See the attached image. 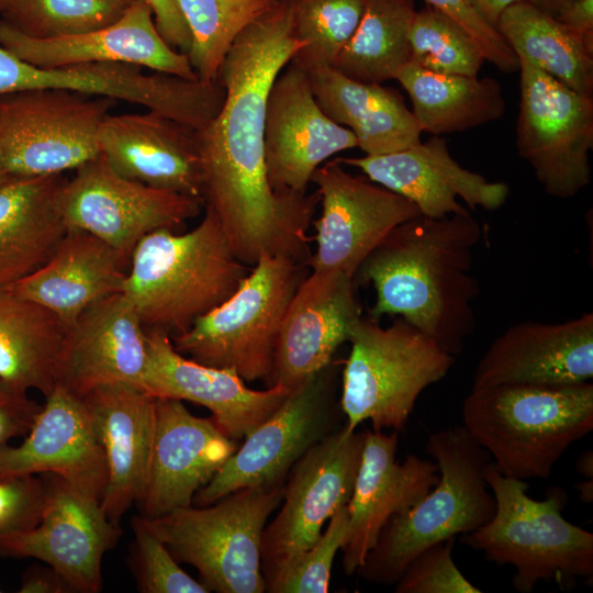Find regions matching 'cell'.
I'll return each instance as SVG.
<instances>
[{"label": "cell", "instance_id": "f5cc1de1", "mask_svg": "<svg viewBox=\"0 0 593 593\" xmlns=\"http://www.w3.org/2000/svg\"><path fill=\"white\" fill-rule=\"evenodd\" d=\"M575 488L579 491L580 499L582 502L591 503L593 501V480L592 479L578 483Z\"/></svg>", "mask_w": 593, "mask_h": 593}, {"label": "cell", "instance_id": "f6af8a7d", "mask_svg": "<svg viewBox=\"0 0 593 593\" xmlns=\"http://www.w3.org/2000/svg\"><path fill=\"white\" fill-rule=\"evenodd\" d=\"M42 405L0 379V449L12 438L26 436Z\"/></svg>", "mask_w": 593, "mask_h": 593}, {"label": "cell", "instance_id": "cb8c5ba5", "mask_svg": "<svg viewBox=\"0 0 593 593\" xmlns=\"http://www.w3.org/2000/svg\"><path fill=\"white\" fill-rule=\"evenodd\" d=\"M0 45L22 60L40 67L123 63L186 79H199L187 54L165 42L150 8L138 0L133 1L110 25L51 40L26 36L0 19Z\"/></svg>", "mask_w": 593, "mask_h": 593}, {"label": "cell", "instance_id": "484cf974", "mask_svg": "<svg viewBox=\"0 0 593 593\" xmlns=\"http://www.w3.org/2000/svg\"><path fill=\"white\" fill-rule=\"evenodd\" d=\"M393 430H366L360 467L348 508V535L342 547L343 569L351 575L374 547L388 521L414 506L437 482L436 462L410 455L396 461Z\"/></svg>", "mask_w": 593, "mask_h": 593}, {"label": "cell", "instance_id": "4dcf8cb0", "mask_svg": "<svg viewBox=\"0 0 593 593\" xmlns=\"http://www.w3.org/2000/svg\"><path fill=\"white\" fill-rule=\"evenodd\" d=\"M323 113L353 131L366 155L377 156L421 143V128L398 90L356 81L335 67L306 71Z\"/></svg>", "mask_w": 593, "mask_h": 593}, {"label": "cell", "instance_id": "8d00e7d4", "mask_svg": "<svg viewBox=\"0 0 593 593\" xmlns=\"http://www.w3.org/2000/svg\"><path fill=\"white\" fill-rule=\"evenodd\" d=\"M293 30L303 47L291 64L309 71L334 67L357 30L366 0H292Z\"/></svg>", "mask_w": 593, "mask_h": 593}, {"label": "cell", "instance_id": "7c38bea8", "mask_svg": "<svg viewBox=\"0 0 593 593\" xmlns=\"http://www.w3.org/2000/svg\"><path fill=\"white\" fill-rule=\"evenodd\" d=\"M76 170L59 197L67 230H81L112 247L128 266L149 233L175 231L200 214L204 201L116 174L100 153Z\"/></svg>", "mask_w": 593, "mask_h": 593}, {"label": "cell", "instance_id": "d590c367", "mask_svg": "<svg viewBox=\"0 0 593 593\" xmlns=\"http://www.w3.org/2000/svg\"><path fill=\"white\" fill-rule=\"evenodd\" d=\"M191 35L187 56L200 80L219 79L221 65L238 34L279 0H178Z\"/></svg>", "mask_w": 593, "mask_h": 593}, {"label": "cell", "instance_id": "f35d334b", "mask_svg": "<svg viewBox=\"0 0 593 593\" xmlns=\"http://www.w3.org/2000/svg\"><path fill=\"white\" fill-rule=\"evenodd\" d=\"M410 61L443 75L477 76L485 61L475 40L452 18L426 5L409 33Z\"/></svg>", "mask_w": 593, "mask_h": 593}, {"label": "cell", "instance_id": "3957f363", "mask_svg": "<svg viewBox=\"0 0 593 593\" xmlns=\"http://www.w3.org/2000/svg\"><path fill=\"white\" fill-rule=\"evenodd\" d=\"M204 208L191 231H154L132 253L122 292L145 329L170 336L186 332L228 299L250 271L233 254L215 213Z\"/></svg>", "mask_w": 593, "mask_h": 593}, {"label": "cell", "instance_id": "db71d44e", "mask_svg": "<svg viewBox=\"0 0 593 593\" xmlns=\"http://www.w3.org/2000/svg\"><path fill=\"white\" fill-rule=\"evenodd\" d=\"M11 177H13V176H11L7 171V169L4 167V164H3V160H2L1 150H0V183L4 182L5 180H8Z\"/></svg>", "mask_w": 593, "mask_h": 593}, {"label": "cell", "instance_id": "8992f818", "mask_svg": "<svg viewBox=\"0 0 593 593\" xmlns=\"http://www.w3.org/2000/svg\"><path fill=\"white\" fill-rule=\"evenodd\" d=\"M426 452L436 460L438 480L414 506L384 525L357 570L368 582L395 584L421 550L478 529L495 512L483 475L491 457L463 425L432 433Z\"/></svg>", "mask_w": 593, "mask_h": 593}, {"label": "cell", "instance_id": "7a4b0ae2", "mask_svg": "<svg viewBox=\"0 0 593 593\" xmlns=\"http://www.w3.org/2000/svg\"><path fill=\"white\" fill-rule=\"evenodd\" d=\"M469 210L440 219L422 214L395 226L354 276L372 284L369 317L399 316L456 356L475 327L473 248L481 238Z\"/></svg>", "mask_w": 593, "mask_h": 593}, {"label": "cell", "instance_id": "7dc6e473", "mask_svg": "<svg viewBox=\"0 0 593 593\" xmlns=\"http://www.w3.org/2000/svg\"><path fill=\"white\" fill-rule=\"evenodd\" d=\"M593 52V0H573L555 16Z\"/></svg>", "mask_w": 593, "mask_h": 593}, {"label": "cell", "instance_id": "44dd1931", "mask_svg": "<svg viewBox=\"0 0 593 593\" xmlns=\"http://www.w3.org/2000/svg\"><path fill=\"white\" fill-rule=\"evenodd\" d=\"M371 181L412 201L423 216L440 219L466 210L500 209L510 188L459 165L439 135L402 150L363 157H337Z\"/></svg>", "mask_w": 593, "mask_h": 593}, {"label": "cell", "instance_id": "2e32d148", "mask_svg": "<svg viewBox=\"0 0 593 593\" xmlns=\"http://www.w3.org/2000/svg\"><path fill=\"white\" fill-rule=\"evenodd\" d=\"M40 523L32 529L0 536V556L46 562L71 591L97 593L102 586V558L121 536L92 499L63 478L46 473Z\"/></svg>", "mask_w": 593, "mask_h": 593}, {"label": "cell", "instance_id": "816d5d0a", "mask_svg": "<svg viewBox=\"0 0 593 593\" xmlns=\"http://www.w3.org/2000/svg\"><path fill=\"white\" fill-rule=\"evenodd\" d=\"M575 470L588 479L593 478V455L591 449L579 456L575 462Z\"/></svg>", "mask_w": 593, "mask_h": 593}, {"label": "cell", "instance_id": "60d3db41", "mask_svg": "<svg viewBox=\"0 0 593 593\" xmlns=\"http://www.w3.org/2000/svg\"><path fill=\"white\" fill-rule=\"evenodd\" d=\"M133 569L143 593H210L208 588L186 573L166 545L146 526L142 516L134 517Z\"/></svg>", "mask_w": 593, "mask_h": 593}, {"label": "cell", "instance_id": "ab89813d", "mask_svg": "<svg viewBox=\"0 0 593 593\" xmlns=\"http://www.w3.org/2000/svg\"><path fill=\"white\" fill-rule=\"evenodd\" d=\"M347 505L329 518L318 540L309 549L261 566L265 592L326 593L335 556L348 535Z\"/></svg>", "mask_w": 593, "mask_h": 593}, {"label": "cell", "instance_id": "d6a6232c", "mask_svg": "<svg viewBox=\"0 0 593 593\" xmlns=\"http://www.w3.org/2000/svg\"><path fill=\"white\" fill-rule=\"evenodd\" d=\"M409 94L422 132H463L501 119L505 100L492 77L443 75L409 61L395 78Z\"/></svg>", "mask_w": 593, "mask_h": 593}, {"label": "cell", "instance_id": "6da1fadb", "mask_svg": "<svg viewBox=\"0 0 593 593\" xmlns=\"http://www.w3.org/2000/svg\"><path fill=\"white\" fill-rule=\"evenodd\" d=\"M303 46L293 30L292 0H279L233 42L219 72L223 107L198 131L204 206L215 213L233 254L249 267L262 255L301 262L311 256L307 232L320 195L273 191L264 144L269 90Z\"/></svg>", "mask_w": 593, "mask_h": 593}, {"label": "cell", "instance_id": "ffe728a7", "mask_svg": "<svg viewBox=\"0 0 593 593\" xmlns=\"http://www.w3.org/2000/svg\"><path fill=\"white\" fill-rule=\"evenodd\" d=\"M237 445L212 417H198L182 401L156 398L155 432L146 490L137 503L145 518L192 505Z\"/></svg>", "mask_w": 593, "mask_h": 593}, {"label": "cell", "instance_id": "9f6ffc18", "mask_svg": "<svg viewBox=\"0 0 593 593\" xmlns=\"http://www.w3.org/2000/svg\"><path fill=\"white\" fill-rule=\"evenodd\" d=\"M124 1H126V2H130V3H131V2H133V1H135V0H124Z\"/></svg>", "mask_w": 593, "mask_h": 593}, {"label": "cell", "instance_id": "1f68e13d", "mask_svg": "<svg viewBox=\"0 0 593 593\" xmlns=\"http://www.w3.org/2000/svg\"><path fill=\"white\" fill-rule=\"evenodd\" d=\"M67 326L46 307L0 289V379L48 395L58 383Z\"/></svg>", "mask_w": 593, "mask_h": 593}, {"label": "cell", "instance_id": "7402d4cb", "mask_svg": "<svg viewBox=\"0 0 593 593\" xmlns=\"http://www.w3.org/2000/svg\"><path fill=\"white\" fill-rule=\"evenodd\" d=\"M145 331L148 359L143 390L155 398L206 407L216 426L234 441L265 422L292 392L279 384L250 389L235 371L205 366L178 353L169 334Z\"/></svg>", "mask_w": 593, "mask_h": 593}, {"label": "cell", "instance_id": "ba28073f", "mask_svg": "<svg viewBox=\"0 0 593 593\" xmlns=\"http://www.w3.org/2000/svg\"><path fill=\"white\" fill-rule=\"evenodd\" d=\"M306 268L288 256H260L228 299L170 336L175 349L199 363L231 369L246 382L268 385L280 326Z\"/></svg>", "mask_w": 593, "mask_h": 593}, {"label": "cell", "instance_id": "ee69618b", "mask_svg": "<svg viewBox=\"0 0 593 593\" xmlns=\"http://www.w3.org/2000/svg\"><path fill=\"white\" fill-rule=\"evenodd\" d=\"M430 5L452 18L479 44L485 60L503 72L518 70L516 54L496 29L486 23L467 0H425Z\"/></svg>", "mask_w": 593, "mask_h": 593}, {"label": "cell", "instance_id": "8fae6325", "mask_svg": "<svg viewBox=\"0 0 593 593\" xmlns=\"http://www.w3.org/2000/svg\"><path fill=\"white\" fill-rule=\"evenodd\" d=\"M516 148L544 191L569 199L591 180L593 99L586 98L523 57Z\"/></svg>", "mask_w": 593, "mask_h": 593}, {"label": "cell", "instance_id": "b9f144b4", "mask_svg": "<svg viewBox=\"0 0 593 593\" xmlns=\"http://www.w3.org/2000/svg\"><path fill=\"white\" fill-rule=\"evenodd\" d=\"M456 537L435 542L415 555L395 582L396 593H481L452 559Z\"/></svg>", "mask_w": 593, "mask_h": 593}, {"label": "cell", "instance_id": "5b68a950", "mask_svg": "<svg viewBox=\"0 0 593 593\" xmlns=\"http://www.w3.org/2000/svg\"><path fill=\"white\" fill-rule=\"evenodd\" d=\"M483 475L495 512L488 523L461 535L465 546L491 562L512 566V584L521 593H530L539 582L572 590L578 578L592 579L593 534L563 517L568 496L562 488L551 486L546 497L535 500L524 480L503 475L492 461Z\"/></svg>", "mask_w": 593, "mask_h": 593}, {"label": "cell", "instance_id": "ac0fdd59", "mask_svg": "<svg viewBox=\"0 0 593 593\" xmlns=\"http://www.w3.org/2000/svg\"><path fill=\"white\" fill-rule=\"evenodd\" d=\"M45 398L25 439L0 449V478L56 474L101 503L108 467L86 402L60 384Z\"/></svg>", "mask_w": 593, "mask_h": 593}, {"label": "cell", "instance_id": "836d02e7", "mask_svg": "<svg viewBox=\"0 0 593 593\" xmlns=\"http://www.w3.org/2000/svg\"><path fill=\"white\" fill-rule=\"evenodd\" d=\"M496 30L517 57L593 99V52L556 18L522 0L503 11Z\"/></svg>", "mask_w": 593, "mask_h": 593}, {"label": "cell", "instance_id": "e575fe53", "mask_svg": "<svg viewBox=\"0 0 593 593\" xmlns=\"http://www.w3.org/2000/svg\"><path fill=\"white\" fill-rule=\"evenodd\" d=\"M415 12L414 0H366L362 19L334 67L362 83L395 79L411 59Z\"/></svg>", "mask_w": 593, "mask_h": 593}, {"label": "cell", "instance_id": "11a10c76", "mask_svg": "<svg viewBox=\"0 0 593 593\" xmlns=\"http://www.w3.org/2000/svg\"><path fill=\"white\" fill-rule=\"evenodd\" d=\"M12 0H0V16L3 14V12L8 9Z\"/></svg>", "mask_w": 593, "mask_h": 593}, {"label": "cell", "instance_id": "52a82bcc", "mask_svg": "<svg viewBox=\"0 0 593 593\" xmlns=\"http://www.w3.org/2000/svg\"><path fill=\"white\" fill-rule=\"evenodd\" d=\"M348 342L339 406L350 430L365 421L373 430H403L421 393L441 380L456 360L433 337L399 316L388 327L361 316Z\"/></svg>", "mask_w": 593, "mask_h": 593}, {"label": "cell", "instance_id": "f546056e", "mask_svg": "<svg viewBox=\"0 0 593 593\" xmlns=\"http://www.w3.org/2000/svg\"><path fill=\"white\" fill-rule=\"evenodd\" d=\"M63 174L11 177L0 183V289L40 269L67 232Z\"/></svg>", "mask_w": 593, "mask_h": 593}, {"label": "cell", "instance_id": "d4e9b609", "mask_svg": "<svg viewBox=\"0 0 593 593\" xmlns=\"http://www.w3.org/2000/svg\"><path fill=\"white\" fill-rule=\"evenodd\" d=\"M147 359L146 331L138 314L123 292L115 293L67 327L57 384L80 398L112 383L143 390Z\"/></svg>", "mask_w": 593, "mask_h": 593}, {"label": "cell", "instance_id": "5bb4252c", "mask_svg": "<svg viewBox=\"0 0 593 593\" xmlns=\"http://www.w3.org/2000/svg\"><path fill=\"white\" fill-rule=\"evenodd\" d=\"M322 212L313 222L316 250L306 265L312 271L354 276L367 256L399 224L421 215L409 199L366 176H356L332 159L312 175Z\"/></svg>", "mask_w": 593, "mask_h": 593}, {"label": "cell", "instance_id": "f1b7e54d", "mask_svg": "<svg viewBox=\"0 0 593 593\" xmlns=\"http://www.w3.org/2000/svg\"><path fill=\"white\" fill-rule=\"evenodd\" d=\"M127 269L100 238L67 230L40 269L5 289L52 311L68 327L92 304L122 292Z\"/></svg>", "mask_w": 593, "mask_h": 593}, {"label": "cell", "instance_id": "603a6c76", "mask_svg": "<svg viewBox=\"0 0 593 593\" xmlns=\"http://www.w3.org/2000/svg\"><path fill=\"white\" fill-rule=\"evenodd\" d=\"M593 378V314L510 326L478 362L472 389L499 384L559 387Z\"/></svg>", "mask_w": 593, "mask_h": 593}, {"label": "cell", "instance_id": "83f0119b", "mask_svg": "<svg viewBox=\"0 0 593 593\" xmlns=\"http://www.w3.org/2000/svg\"><path fill=\"white\" fill-rule=\"evenodd\" d=\"M103 447L108 483L101 500L107 517L120 525L146 490L155 432L156 398L131 384L99 387L85 396Z\"/></svg>", "mask_w": 593, "mask_h": 593}, {"label": "cell", "instance_id": "4fadbf2b", "mask_svg": "<svg viewBox=\"0 0 593 593\" xmlns=\"http://www.w3.org/2000/svg\"><path fill=\"white\" fill-rule=\"evenodd\" d=\"M366 430L343 425L291 468L280 511L261 537V566L312 547L333 514L347 505L360 467Z\"/></svg>", "mask_w": 593, "mask_h": 593}, {"label": "cell", "instance_id": "bcb514c9", "mask_svg": "<svg viewBox=\"0 0 593 593\" xmlns=\"http://www.w3.org/2000/svg\"><path fill=\"white\" fill-rule=\"evenodd\" d=\"M138 1L150 8L156 27L165 42L171 48L187 54L191 45V35L178 0Z\"/></svg>", "mask_w": 593, "mask_h": 593}, {"label": "cell", "instance_id": "7bdbcfd3", "mask_svg": "<svg viewBox=\"0 0 593 593\" xmlns=\"http://www.w3.org/2000/svg\"><path fill=\"white\" fill-rule=\"evenodd\" d=\"M46 483L35 474L0 478V536L35 527L42 516Z\"/></svg>", "mask_w": 593, "mask_h": 593}, {"label": "cell", "instance_id": "f907efd6", "mask_svg": "<svg viewBox=\"0 0 593 593\" xmlns=\"http://www.w3.org/2000/svg\"><path fill=\"white\" fill-rule=\"evenodd\" d=\"M535 7L552 15L553 18L558 12L569 2L573 0H528Z\"/></svg>", "mask_w": 593, "mask_h": 593}, {"label": "cell", "instance_id": "681fc988", "mask_svg": "<svg viewBox=\"0 0 593 593\" xmlns=\"http://www.w3.org/2000/svg\"><path fill=\"white\" fill-rule=\"evenodd\" d=\"M518 1L522 0H467L478 14L494 29H496L503 11Z\"/></svg>", "mask_w": 593, "mask_h": 593}, {"label": "cell", "instance_id": "e0dca14e", "mask_svg": "<svg viewBox=\"0 0 593 593\" xmlns=\"http://www.w3.org/2000/svg\"><path fill=\"white\" fill-rule=\"evenodd\" d=\"M264 144L272 190L302 195L313 172L335 154L357 147V139L323 113L307 72L289 63L268 93Z\"/></svg>", "mask_w": 593, "mask_h": 593}, {"label": "cell", "instance_id": "9c48e42d", "mask_svg": "<svg viewBox=\"0 0 593 593\" xmlns=\"http://www.w3.org/2000/svg\"><path fill=\"white\" fill-rule=\"evenodd\" d=\"M283 494L284 483L246 488L205 506L141 516L178 562L198 570L210 592L264 593L261 537Z\"/></svg>", "mask_w": 593, "mask_h": 593}, {"label": "cell", "instance_id": "4316f807", "mask_svg": "<svg viewBox=\"0 0 593 593\" xmlns=\"http://www.w3.org/2000/svg\"><path fill=\"white\" fill-rule=\"evenodd\" d=\"M99 139L101 154L120 176L203 200L198 130L147 110L109 114Z\"/></svg>", "mask_w": 593, "mask_h": 593}, {"label": "cell", "instance_id": "277c9868", "mask_svg": "<svg viewBox=\"0 0 593 593\" xmlns=\"http://www.w3.org/2000/svg\"><path fill=\"white\" fill-rule=\"evenodd\" d=\"M461 413L500 473L547 479L566 450L593 429V384L471 389Z\"/></svg>", "mask_w": 593, "mask_h": 593}, {"label": "cell", "instance_id": "74e56055", "mask_svg": "<svg viewBox=\"0 0 593 593\" xmlns=\"http://www.w3.org/2000/svg\"><path fill=\"white\" fill-rule=\"evenodd\" d=\"M131 3L124 0H12L1 19L26 36L51 40L110 25Z\"/></svg>", "mask_w": 593, "mask_h": 593}, {"label": "cell", "instance_id": "9a60e30c", "mask_svg": "<svg viewBox=\"0 0 593 593\" xmlns=\"http://www.w3.org/2000/svg\"><path fill=\"white\" fill-rule=\"evenodd\" d=\"M324 370L294 389L251 430L192 501L205 506L240 489L284 483L293 465L336 428Z\"/></svg>", "mask_w": 593, "mask_h": 593}, {"label": "cell", "instance_id": "d6986e66", "mask_svg": "<svg viewBox=\"0 0 593 593\" xmlns=\"http://www.w3.org/2000/svg\"><path fill=\"white\" fill-rule=\"evenodd\" d=\"M354 279L339 271L307 275L284 313L268 387L291 391L325 370L362 316Z\"/></svg>", "mask_w": 593, "mask_h": 593}, {"label": "cell", "instance_id": "30bf717a", "mask_svg": "<svg viewBox=\"0 0 593 593\" xmlns=\"http://www.w3.org/2000/svg\"><path fill=\"white\" fill-rule=\"evenodd\" d=\"M116 101L63 89L0 96V150L14 177L63 174L101 153L100 131Z\"/></svg>", "mask_w": 593, "mask_h": 593}, {"label": "cell", "instance_id": "c3c4849f", "mask_svg": "<svg viewBox=\"0 0 593 593\" xmlns=\"http://www.w3.org/2000/svg\"><path fill=\"white\" fill-rule=\"evenodd\" d=\"M68 584L51 567H32L22 577L21 593H65L70 592Z\"/></svg>", "mask_w": 593, "mask_h": 593}]
</instances>
